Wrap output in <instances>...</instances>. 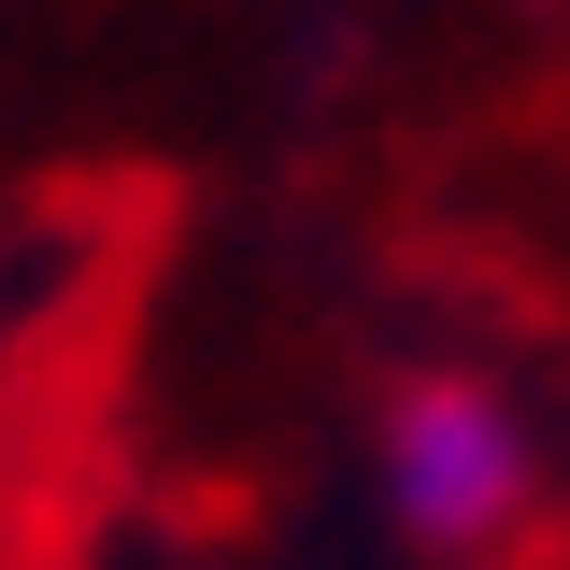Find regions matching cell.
Masks as SVG:
<instances>
[{"label":"cell","instance_id":"cell-1","mask_svg":"<svg viewBox=\"0 0 570 570\" xmlns=\"http://www.w3.org/2000/svg\"><path fill=\"white\" fill-rule=\"evenodd\" d=\"M385 513L442 542V557H485L499 528H528V428L485 385H414L385 414Z\"/></svg>","mask_w":570,"mask_h":570}]
</instances>
